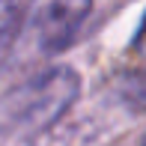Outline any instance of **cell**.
I'll return each instance as SVG.
<instances>
[{
	"label": "cell",
	"mask_w": 146,
	"mask_h": 146,
	"mask_svg": "<svg viewBox=\"0 0 146 146\" xmlns=\"http://www.w3.org/2000/svg\"><path fill=\"white\" fill-rule=\"evenodd\" d=\"M81 92V81L72 69L60 66L33 78L12 98V122L24 131H42L69 110V104Z\"/></svg>",
	"instance_id": "cell-1"
},
{
	"label": "cell",
	"mask_w": 146,
	"mask_h": 146,
	"mask_svg": "<svg viewBox=\"0 0 146 146\" xmlns=\"http://www.w3.org/2000/svg\"><path fill=\"white\" fill-rule=\"evenodd\" d=\"M92 0H33L30 24L42 51L57 54L75 42L81 24L87 21Z\"/></svg>",
	"instance_id": "cell-2"
},
{
	"label": "cell",
	"mask_w": 146,
	"mask_h": 146,
	"mask_svg": "<svg viewBox=\"0 0 146 146\" xmlns=\"http://www.w3.org/2000/svg\"><path fill=\"white\" fill-rule=\"evenodd\" d=\"M24 21V3L21 0H0V63L15 45L18 30Z\"/></svg>",
	"instance_id": "cell-3"
},
{
	"label": "cell",
	"mask_w": 146,
	"mask_h": 146,
	"mask_svg": "<svg viewBox=\"0 0 146 146\" xmlns=\"http://www.w3.org/2000/svg\"><path fill=\"white\" fill-rule=\"evenodd\" d=\"M122 96L128 98L137 110L146 108V72H134V75L122 78Z\"/></svg>",
	"instance_id": "cell-4"
},
{
	"label": "cell",
	"mask_w": 146,
	"mask_h": 146,
	"mask_svg": "<svg viewBox=\"0 0 146 146\" xmlns=\"http://www.w3.org/2000/svg\"><path fill=\"white\" fill-rule=\"evenodd\" d=\"M134 51H137L140 57H146V18H143L140 30H137V39H134Z\"/></svg>",
	"instance_id": "cell-5"
},
{
	"label": "cell",
	"mask_w": 146,
	"mask_h": 146,
	"mask_svg": "<svg viewBox=\"0 0 146 146\" xmlns=\"http://www.w3.org/2000/svg\"><path fill=\"white\" fill-rule=\"evenodd\" d=\"M140 146H146V137H143V143H140Z\"/></svg>",
	"instance_id": "cell-6"
}]
</instances>
